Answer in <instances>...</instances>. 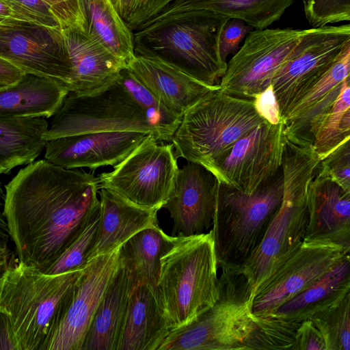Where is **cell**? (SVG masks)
Segmentation results:
<instances>
[{"mask_svg": "<svg viewBox=\"0 0 350 350\" xmlns=\"http://www.w3.org/2000/svg\"><path fill=\"white\" fill-rule=\"evenodd\" d=\"M264 122L252 100L230 96L219 88L184 113L171 141L174 154L213 174L232 146Z\"/></svg>", "mask_w": 350, "mask_h": 350, "instance_id": "cell-7", "label": "cell"}, {"mask_svg": "<svg viewBox=\"0 0 350 350\" xmlns=\"http://www.w3.org/2000/svg\"><path fill=\"white\" fill-rule=\"evenodd\" d=\"M252 103L256 113L266 122L273 125L281 122L279 105L271 85L256 94Z\"/></svg>", "mask_w": 350, "mask_h": 350, "instance_id": "cell-41", "label": "cell"}, {"mask_svg": "<svg viewBox=\"0 0 350 350\" xmlns=\"http://www.w3.org/2000/svg\"><path fill=\"white\" fill-rule=\"evenodd\" d=\"M254 327L245 340L246 349H290L301 322L273 316L254 318Z\"/></svg>", "mask_w": 350, "mask_h": 350, "instance_id": "cell-33", "label": "cell"}, {"mask_svg": "<svg viewBox=\"0 0 350 350\" xmlns=\"http://www.w3.org/2000/svg\"><path fill=\"white\" fill-rule=\"evenodd\" d=\"M348 40L349 23L309 29L271 79L281 121L331 68Z\"/></svg>", "mask_w": 350, "mask_h": 350, "instance_id": "cell-12", "label": "cell"}, {"mask_svg": "<svg viewBox=\"0 0 350 350\" xmlns=\"http://www.w3.org/2000/svg\"><path fill=\"white\" fill-rule=\"evenodd\" d=\"M49 8L62 30H85V19L80 0H42Z\"/></svg>", "mask_w": 350, "mask_h": 350, "instance_id": "cell-39", "label": "cell"}, {"mask_svg": "<svg viewBox=\"0 0 350 350\" xmlns=\"http://www.w3.org/2000/svg\"><path fill=\"white\" fill-rule=\"evenodd\" d=\"M0 17H8L23 20L18 15L11 10L4 3L0 0ZM25 21V20H23Z\"/></svg>", "mask_w": 350, "mask_h": 350, "instance_id": "cell-47", "label": "cell"}, {"mask_svg": "<svg viewBox=\"0 0 350 350\" xmlns=\"http://www.w3.org/2000/svg\"><path fill=\"white\" fill-rule=\"evenodd\" d=\"M161 257L156 297L171 330L184 326L219 298L213 232L174 236Z\"/></svg>", "mask_w": 350, "mask_h": 350, "instance_id": "cell-4", "label": "cell"}, {"mask_svg": "<svg viewBox=\"0 0 350 350\" xmlns=\"http://www.w3.org/2000/svg\"><path fill=\"white\" fill-rule=\"evenodd\" d=\"M171 328L152 289L135 286L131 293L118 350H158Z\"/></svg>", "mask_w": 350, "mask_h": 350, "instance_id": "cell-25", "label": "cell"}, {"mask_svg": "<svg viewBox=\"0 0 350 350\" xmlns=\"http://www.w3.org/2000/svg\"><path fill=\"white\" fill-rule=\"evenodd\" d=\"M283 193L282 166L253 192L218 180L211 229L218 268H243L260 244Z\"/></svg>", "mask_w": 350, "mask_h": 350, "instance_id": "cell-6", "label": "cell"}, {"mask_svg": "<svg viewBox=\"0 0 350 350\" xmlns=\"http://www.w3.org/2000/svg\"><path fill=\"white\" fill-rule=\"evenodd\" d=\"M4 188L3 213L15 255L39 269L64 252L100 204L97 176L44 159L19 170Z\"/></svg>", "mask_w": 350, "mask_h": 350, "instance_id": "cell-1", "label": "cell"}, {"mask_svg": "<svg viewBox=\"0 0 350 350\" xmlns=\"http://www.w3.org/2000/svg\"><path fill=\"white\" fill-rule=\"evenodd\" d=\"M129 27L136 31L159 15L174 0H111Z\"/></svg>", "mask_w": 350, "mask_h": 350, "instance_id": "cell-36", "label": "cell"}, {"mask_svg": "<svg viewBox=\"0 0 350 350\" xmlns=\"http://www.w3.org/2000/svg\"><path fill=\"white\" fill-rule=\"evenodd\" d=\"M174 238L157 224L139 231L120 246V260L129 272L133 287L145 284L156 295L160 259L172 247Z\"/></svg>", "mask_w": 350, "mask_h": 350, "instance_id": "cell-29", "label": "cell"}, {"mask_svg": "<svg viewBox=\"0 0 350 350\" xmlns=\"http://www.w3.org/2000/svg\"><path fill=\"white\" fill-rule=\"evenodd\" d=\"M285 137L282 122H264L239 139L215 166L219 181L253 192L282 166Z\"/></svg>", "mask_w": 350, "mask_h": 350, "instance_id": "cell-15", "label": "cell"}, {"mask_svg": "<svg viewBox=\"0 0 350 350\" xmlns=\"http://www.w3.org/2000/svg\"><path fill=\"white\" fill-rule=\"evenodd\" d=\"M5 191L0 182V250L8 247L9 239L8 226L3 213V199Z\"/></svg>", "mask_w": 350, "mask_h": 350, "instance_id": "cell-45", "label": "cell"}, {"mask_svg": "<svg viewBox=\"0 0 350 350\" xmlns=\"http://www.w3.org/2000/svg\"><path fill=\"white\" fill-rule=\"evenodd\" d=\"M309 319L322 334L327 350H350V292Z\"/></svg>", "mask_w": 350, "mask_h": 350, "instance_id": "cell-34", "label": "cell"}, {"mask_svg": "<svg viewBox=\"0 0 350 350\" xmlns=\"http://www.w3.org/2000/svg\"><path fill=\"white\" fill-rule=\"evenodd\" d=\"M349 252L336 245L304 241L254 288L250 301L253 317L271 314L330 269Z\"/></svg>", "mask_w": 350, "mask_h": 350, "instance_id": "cell-14", "label": "cell"}, {"mask_svg": "<svg viewBox=\"0 0 350 350\" xmlns=\"http://www.w3.org/2000/svg\"><path fill=\"white\" fill-rule=\"evenodd\" d=\"M126 67L169 110L184 113L219 85L204 84L174 66L150 55L135 53Z\"/></svg>", "mask_w": 350, "mask_h": 350, "instance_id": "cell-20", "label": "cell"}, {"mask_svg": "<svg viewBox=\"0 0 350 350\" xmlns=\"http://www.w3.org/2000/svg\"><path fill=\"white\" fill-rule=\"evenodd\" d=\"M349 292V254L268 316L301 322L334 305Z\"/></svg>", "mask_w": 350, "mask_h": 350, "instance_id": "cell-26", "label": "cell"}, {"mask_svg": "<svg viewBox=\"0 0 350 350\" xmlns=\"http://www.w3.org/2000/svg\"><path fill=\"white\" fill-rule=\"evenodd\" d=\"M217 186V177L199 163L188 161L178 168L173 187L162 206L173 220L172 236L206 232L213 222Z\"/></svg>", "mask_w": 350, "mask_h": 350, "instance_id": "cell-17", "label": "cell"}, {"mask_svg": "<svg viewBox=\"0 0 350 350\" xmlns=\"http://www.w3.org/2000/svg\"><path fill=\"white\" fill-rule=\"evenodd\" d=\"M350 139V77L342 82L340 91L326 118L320 125L312 145L319 160L342 142Z\"/></svg>", "mask_w": 350, "mask_h": 350, "instance_id": "cell-31", "label": "cell"}, {"mask_svg": "<svg viewBox=\"0 0 350 350\" xmlns=\"http://www.w3.org/2000/svg\"><path fill=\"white\" fill-rule=\"evenodd\" d=\"M0 350H18V345L6 316L0 312Z\"/></svg>", "mask_w": 350, "mask_h": 350, "instance_id": "cell-44", "label": "cell"}, {"mask_svg": "<svg viewBox=\"0 0 350 350\" xmlns=\"http://www.w3.org/2000/svg\"><path fill=\"white\" fill-rule=\"evenodd\" d=\"M254 29L239 18H230L224 25L219 38V52L221 59L227 63V57L234 55L239 44L247 34Z\"/></svg>", "mask_w": 350, "mask_h": 350, "instance_id": "cell-40", "label": "cell"}, {"mask_svg": "<svg viewBox=\"0 0 350 350\" xmlns=\"http://www.w3.org/2000/svg\"><path fill=\"white\" fill-rule=\"evenodd\" d=\"M81 269L48 274L14 255L0 280V312L10 324L18 350H46Z\"/></svg>", "mask_w": 350, "mask_h": 350, "instance_id": "cell-2", "label": "cell"}, {"mask_svg": "<svg viewBox=\"0 0 350 350\" xmlns=\"http://www.w3.org/2000/svg\"><path fill=\"white\" fill-rule=\"evenodd\" d=\"M100 189L98 229L88 261L113 251L139 231L158 224V210L139 206L112 191Z\"/></svg>", "mask_w": 350, "mask_h": 350, "instance_id": "cell-22", "label": "cell"}, {"mask_svg": "<svg viewBox=\"0 0 350 350\" xmlns=\"http://www.w3.org/2000/svg\"><path fill=\"white\" fill-rule=\"evenodd\" d=\"M49 126L44 118L0 116V175L36 161L45 148Z\"/></svg>", "mask_w": 350, "mask_h": 350, "instance_id": "cell-28", "label": "cell"}, {"mask_svg": "<svg viewBox=\"0 0 350 350\" xmlns=\"http://www.w3.org/2000/svg\"><path fill=\"white\" fill-rule=\"evenodd\" d=\"M85 31L126 66L135 55L134 32L111 0H80Z\"/></svg>", "mask_w": 350, "mask_h": 350, "instance_id": "cell-30", "label": "cell"}, {"mask_svg": "<svg viewBox=\"0 0 350 350\" xmlns=\"http://www.w3.org/2000/svg\"><path fill=\"white\" fill-rule=\"evenodd\" d=\"M317 170L344 189L350 191L349 139L342 142L320 160Z\"/></svg>", "mask_w": 350, "mask_h": 350, "instance_id": "cell-37", "label": "cell"}, {"mask_svg": "<svg viewBox=\"0 0 350 350\" xmlns=\"http://www.w3.org/2000/svg\"><path fill=\"white\" fill-rule=\"evenodd\" d=\"M120 260L100 300L81 350H118L133 288Z\"/></svg>", "mask_w": 350, "mask_h": 350, "instance_id": "cell-23", "label": "cell"}, {"mask_svg": "<svg viewBox=\"0 0 350 350\" xmlns=\"http://www.w3.org/2000/svg\"><path fill=\"white\" fill-rule=\"evenodd\" d=\"M229 19L197 10L151 23L134 31L135 53L159 58L204 84L219 85L227 68L219 38Z\"/></svg>", "mask_w": 350, "mask_h": 350, "instance_id": "cell-3", "label": "cell"}, {"mask_svg": "<svg viewBox=\"0 0 350 350\" xmlns=\"http://www.w3.org/2000/svg\"><path fill=\"white\" fill-rule=\"evenodd\" d=\"M292 350H327L322 334L310 319L301 321Z\"/></svg>", "mask_w": 350, "mask_h": 350, "instance_id": "cell-42", "label": "cell"}, {"mask_svg": "<svg viewBox=\"0 0 350 350\" xmlns=\"http://www.w3.org/2000/svg\"><path fill=\"white\" fill-rule=\"evenodd\" d=\"M0 57L25 73L69 83L71 64L60 27L0 17Z\"/></svg>", "mask_w": 350, "mask_h": 350, "instance_id": "cell-13", "label": "cell"}, {"mask_svg": "<svg viewBox=\"0 0 350 350\" xmlns=\"http://www.w3.org/2000/svg\"><path fill=\"white\" fill-rule=\"evenodd\" d=\"M14 255V252H11L8 247L0 250V280L6 271Z\"/></svg>", "mask_w": 350, "mask_h": 350, "instance_id": "cell-46", "label": "cell"}, {"mask_svg": "<svg viewBox=\"0 0 350 350\" xmlns=\"http://www.w3.org/2000/svg\"><path fill=\"white\" fill-rule=\"evenodd\" d=\"M70 62V92L84 94L96 91L117 77L126 66L80 29L62 30Z\"/></svg>", "mask_w": 350, "mask_h": 350, "instance_id": "cell-21", "label": "cell"}, {"mask_svg": "<svg viewBox=\"0 0 350 350\" xmlns=\"http://www.w3.org/2000/svg\"><path fill=\"white\" fill-rule=\"evenodd\" d=\"M0 89H1V88H0Z\"/></svg>", "mask_w": 350, "mask_h": 350, "instance_id": "cell-48", "label": "cell"}, {"mask_svg": "<svg viewBox=\"0 0 350 350\" xmlns=\"http://www.w3.org/2000/svg\"><path fill=\"white\" fill-rule=\"evenodd\" d=\"M23 20L47 27H60L49 8L42 0H1Z\"/></svg>", "mask_w": 350, "mask_h": 350, "instance_id": "cell-38", "label": "cell"}, {"mask_svg": "<svg viewBox=\"0 0 350 350\" xmlns=\"http://www.w3.org/2000/svg\"><path fill=\"white\" fill-rule=\"evenodd\" d=\"M296 0H174L159 15L146 23L180 14L206 10L228 17L239 18L254 29H265L280 19Z\"/></svg>", "mask_w": 350, "mask_h": 350, "instance_id": "cell-27", "label": "cell"}, {"mask_svg": "<svg viewBox=\"0 0 350 350\" xmlns=\"http://www.w3.org/2000/svg\"><path fill=\"white\" fill-rule=\"evenodd\" d=\"M308 209L304 242L333 244L350 251V191L317 167L308 189Z\"/></svg>", "mask_w": 350, "mask_h": 350, "instance_id": "cell-19", "label": "cell"}, {"mask_svg": "<svg viewBox=\"0 0 350 350\" xmlns=\"http://www.w3.org/2000/svg\"><path fill=\"white\" fill-rule=\"evenodd\" d=\"M252 292L241 268H221L215 304L171 330L158 350H243L255 324L250 311Z\"/></svg>", "mask_w": 350, "mask_h": 350, "instance_id": "cell-8", "label": "cell"}, {"mask_svg": "<svg viewBox=\"0 0 350 350\" xmlns=\"http://www.w3.org/2000/svg\"><path fill=\"white\" fill-rule=\"evenodd\" d=\"M309 29L267 27L250 31L227 63L219 83L220 90L252 100L271 85L275 72L291 56Z\"/></svg>", "mask_w": 350, "mask_h": 350, "instance_id": "cell-11", "label": "cell"}, {"mask_svg": "<svg viewBox=\"0 0 350 350\" xmlns=\"http://www.w3.org/2000/svg\"><path fill=\"white\" fill-rule=\"evenodd\" d=\"M119 77L155 128L157 139L162 142H171L181 118L169 110L135 77L127 67L120 72Z\"/></svg>", "mask_w": 350, "mask_h": 350, "instance_id": "cell-32", "label": "cell"}, {"mask_svg": "<svg viewBox=\"0 0 350 350\" xmlns=\"http://www.w3.org/2000/svg\"><path fill=\"white\" fill-rule=\"evenodd\" d=\"M99 220L100 204L72 243L54 262L40 270L48 274H58L82 269L95 243Z\"/></svg>", "mask_w": 350, "mask_h": 350, "instance_id": "cell-35", "label": "cell"}, {"mask_svg": "<svg viewBox=\"0 0 350 350\" xmlns=\"http://www.w3.org/2000/svg\"><path fill=\"white\" fill-rule=\"evenodd\" d=\"M319 162L312 146L299 147L285 139L282 202L260 244L242 268L253 291L304 242L309 219L308 189Z\"/></svg>", "mask_w": 350, "mask_h": 350, "instance_id": "cell-5", "label": "cell"}, {"mask_svg": "<svg viewBox=\"0 0 350 350\" xmlns=\"http://www.w3.org/2000/svg\"><path fill=\"white\" fill-rule=\"evenodd\" d=\"M25 73L0 57V88L10 86L18 81Z\"/></svg>", "mask_w": 350, "mask_h": 350, "instance_id": "cell-43", "label": "cell"}, {"mask_svg": "<svg viewBox=\"0 0 350 350\" xmlns=\"http://www.w3.org/2000/svg\"><path fill=\"white\" fill-rule=\"evenodd\" d=\"M147 133L137 131L89 132L47 140L44 159L66 169L116 165L126 158Z\"/></svg>", "mask_w": 350, "mask_h": 350, "instance_id": "cell-18", "label": "cell"}, {"mask_svg": "<svg viewBox=\"0 0 350 350\" xmlns=\"http://www.w3.org/2000/svg\"><path fill=\"white\" fill-rule=\"evenodd\" d=\"M120 263V247L92 258L74 283L66 311L46 350H81L100 300Z\"/></svg>", "mask_w": 350, "mask_h": 350, "instance_id": "cell-16", "label": "cell"}, {"mask_svg": "<svg viewBox=\"0 0 350 350\" xmlns=\"http://www.w3.org/2000/svg\"><path fill=\"white\" fill-rule=\"evenodd\" d=\"M178 168L172 143L159 142L150 133L112 171L97 178L100 189L112 191L139 206L159 211L170 193Z\"/></svg>", "mask_w": 350, "mask_h": 350, "instance_id": "cell-10", "label": "cell"}, {"mask_svg": "<svg viewBox=\"0 0 350 350\" xmlns=\"http://www.w3.org/2000/svg\"><path fill=\"white\" fill-rule=\"evenodd\" d=\"M69 92L60 81L25 73L16 83L0 89V116L49 118L58 111Z\"/></svg>", "mask_w": 350, "mask_h": 350, "instance_id": "cell-24", "label": "cell"}, {"mask_svg": "<svg viewBox=\"0 0 350 350\" xmlns=\"http://www.w3.org/2000/svg\"><path fill=\"white\" fill-rule=\"evenodd\" d=\"M107 131L142 132L152 134L157 139L155 128L124 87L119 75L91 93L69 92L53 116L45 139Z\"/></svg>", "mask_w": 350, "mask_h": 350, "instance_id": "cell-9", "label": "cell"}]
</instances>
